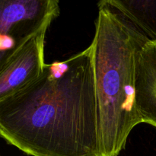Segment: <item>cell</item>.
Segmentation results:
<instances>
[{"instance_id":"obj_1","label":"cell","mask_w":156,"mask_h":156,"mask_svg":"<svg viewBox=\"0 0 156 156\" xmlns=\"http://www.w3.org/2000/svg\"><path fill=\"white\" fill-rule=\"evenodd\" d=\"M0 138L31 156H101L90 46L0 101Z\"/></svg>"},{"instance_id":"obj_2","label":"cell","mask_w":156,"mask_h":156,"mask_svg":"<svg viewBox=\"0 0 156 156\" xmlns=\"http://www.w3.org/2000/svg\"><path fill=\"white\" fill-rule=\"evenodd\" d=\"M90 45L100 120L101 156H118L142 123L136 105V60L149 42L130 22L98 2Z\"/></svg>"},{"instance_id":"obj_3","label":"cell","mask_w":156,"mask_h":156,"mask_svg":"<svg viewBox=\"0 0 156 156\" xmlns=\"http://www.w3.org/2000/svg\"><path fill=\"white\" fill-rule=\"evenodd\" d=\"M59 13L57 0H0V72Z\"/></svg>"},{"instance_id":"obj_4","label":"cell","mask_w":156,"mask_h":156,"mask_svg":"<svg viewBox=\"0 0 156 156\" xmlns=\"http://www.w3.org/2000/svg\"><path fill=\"white\" fill-rule=\"evenodd\" d=\"M48 28L34 36L0 72V101L12 95L43 73L44 44Z\"/></svg>"},{"instance_id":"obj_5","label":"cell","mask_w":156,"mask_h":156,"mask_svg":"<svg viewBox=\"0 0 156 156\" xmlns=\"http://www.w3.org/2000/svg\"><path fill=\"white\" fill-rule=\"evenodd\" d=\"M136 105L142 123L156 128V43L145 44L136 60Z\"/></svg>"},{"instance_id":"obj_6","label":"cell","mask_w":156,"mask_h":156,"mask_svg":"<svg viewBox=\"0 0 156 156\" xmlns=\"http://www.w3.org/2000/svg\"><path fill=\"white\" fill-rule=\"evenodd\" d=\"M130 22L149 42L156 43V1L155 0H102Z\"/></svg>"},{"instance_id":"obj_7","label":"cell","mask_w":156,"mask_h":156,"mask_svg":"<svg viewBox=\"0 0 156 156\" xmlns=\"http://www.w3.org/2000/svg\"><path fill=\"white\" fill-rule=\"evenodd\" d=\"M0 156H2V155H0Z\"/></svg>"}]
</instances>
